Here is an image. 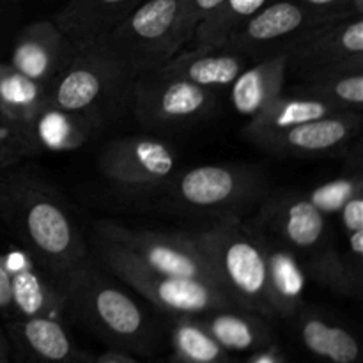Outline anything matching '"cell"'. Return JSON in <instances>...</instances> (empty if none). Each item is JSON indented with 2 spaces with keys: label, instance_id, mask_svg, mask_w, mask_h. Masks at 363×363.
Here are the masks:
<instances>
[{
  "label": "cell",
  "instance_id": "6da1fadb",
  "mask_svg": "<svg viewBox=\"0 0 363 363\" xmlns=\"http://www.w3.org/2000/svg\"><path fill=\"white\" fill-rule=\"evenodd\" d=\"M0 222L59 282L91 259L62 195L32 170H2Z\"/></svg>",
  "mask_w": 363,
  "mask_h": 363
},
{
  "label": "cell",
  "instance_id": "7a4b0ae2",
  "mask_svg": "<svg viewBox=\"0 0 363 363\" xmlns=\"http://www.w3.org/2000/svg\"><path fill=\"white\" fill-rule=\"evenodd\" d=\"M64 318L78 323L108 350L131 357H151L160 344L158 326L144 308L110 282L92 261L62 280Z\"/></svg>",
  "mask_w": 363,
  "mask_h": 363
},
{
  "label": "cell",
  "instance_id": "3957f363",
  "mask_svg": "<svg viewBox=\"0 0 363 363\" xmlns=\"http://www.w3.org/2000/svg\"><path fill=\"white\" fill-rule=\"evenodd\" d=\"M197 236L215 264L223 289L236 303L273 319L268 259L261 230L240 216H225L208 230L197 233Z\"/></svg>",
  "mask_w": 363,
  "mask_h": 363
},
{
  "label": "cell",
  "instance_id": "277c9868",
  "mask_svg": "<svg viewBox=\"0 0 363 363\" xmlns=\"http://www.w3.org/2000/svg\"><path fill=\"white\" fill-rule=\"evenodd\" d=\"M94 245L98 257L121 282L128 284L131 289L172 318H197L220 308H241L222 287L204 280L155 272L123 247L105 238L94 236Z\"/></svg>",
  "mask_w": 363,
  "mask_h": 363
},
{
  "label": "cell",
  "instance_id": "5b68a950",
  "mask_svg": "<svg viewBox=\"0 0 363 363\" xmlns=\"http://www.w3.org/2000/svg\"><path fill=\"white\" fill-rule=\"evenodd\" d=\"M184 0H144L98 39L131 80L162 67L184 43L179 34Z\"/></svg>",
  "mask_w": 363,
  "mask_h": 363
},
{
  "label": "cell",
  "instance_id": "8992f818",
  "mask_svg": "<svg viewBox=\"0 0 363 363\" xmlns=\"http://www.w3.org/2000/svg\"><path fill=\"white\" fill-rule=\"evenodd\" d=\"M264 172L252 165H201L177 172L163 190V201L176 209L225 216H240L268 197Z\"/></svg>",
  "mask_w": 363,
  "mask_h": 363
},
{
  "label": "cell",
  "instance_id": "52a82bcc",
  "mask_svg": "<svg viewBox=\"0 0 363 363\" xmlns=\"http://www.w3.org/2000/svg\"><path fill=\"white\" fill-rule=\"evenodd\" d=\"M131 78L119 60L101 45H74L66 66L46 84V105L67 112H99L128 94Z\"/></svg>",
  "mask_w": 363,
  "mask_h": 363
},
{
  "label": "cell",
  "instance_id": "ba28073f",
  "mask_svg": "<svg viewBox=\"0 0 363 363\" xmlns=\"http://www.w3.org/2000/svg\"><path fill=\"white\" fill-rule=\"evenodd\" d=\"M92 233L123 247L155 272L204 280L223 289L215 264L197 234L138 229L113 220H99L92 225Z\"/></svg>",
  "mask_w": 363,
  "mask_h": 363
},
{
  "label": "cell",
  "instance_id": "9c48e42d",
  "mask_svg": "<svg viewBox=\"0 0 363 363\" xmlns=\"http://www.w3.org/2000/svg\"><path fill=\"white\" fill-rule=\"evenodd\" d=\"M354 16L347 11L318 9L298 0H275L243 21L223 46L236 50L248 62L286 53L311 28L328 21Z\"/></svg>",
  "mask_w": 363,
  "mask_h": 363
},
{
  "label": "cell",
  "instance_id": "30bf717a",
  "mask_svg": "<svg viewBox=\"0 0 363 363\" xmlns=\"http://www.w3.org/2000/svg\"><path fill=\"white\" fill-rule=\"evenodd\" d=\"M98 169L110 186L131 197L162 195L177 174V158L167 142L144 135L108 142L98 156Z\"/></svg>",
  "mask_w": 363,
  "mask_h": 363
},
{
  "label": "cell",
  "instance_id": "8fae6325",
  "mask_svg": "<svg viewBox=\"0 0 363 363\" xmlns=\"http://www.w3.org/2000/svg\"><path fill=\"white\" fill-rule=\"evenodd\" d=\"M130 105L135 117L152 130L179 128L208 116L216 103L211 89L199 87L158 71L140 74L130 85Z\"/></svg>",
  "mask_w": 363,
  "mask_h": 363
},
{
  "label": "cell",
  "instance_id": "7c38bea8",
  "mask_svg": "<svg viewBox=\"0 0 363 363\" xmlns=\"http://www.w3.org/2000/svg\"><path fill=\"white\" fill-rule=\"evenodd\" d=\"M287 73L296 78L340 67L363 69V16L328 21L305 32L286 52Z\"/></svg>",
  "mask_w": 363,
  "mask_h": 363
},
{
  "label": "cell",
  "instance_id": "4fadbf2b",
  "mask_svg": "<svg viewBox=\"0 0 363 363\" xmlns=\"http://www.w3.org/2000/svg\"><path fill=\"white\" fill-rule=\"evenodd\" d=\"M257 229L289 247L301 264L333 243L328 216L319 211L307 195L280 194L264 199L257 215Z\"/></svg>",
  "mask_w": 363,
  "mask_h": 363
},
{
  "label": "cell",
  "instance_id": "5bb4252c",
  "mask_svg": "<svg viewBox=\"0 0 363 363\" xmlns=\"http://www.w3.org/2000/svg\"><path fill=\"white\" fill-rule=\"evenodd\" d=\"M103 121L99 112H67L45 103L18 135L20 158L41 152L74 151L94 137Z\"/></svg>",
  "mask_w": 363,
  "mask_h": 363
},
{
  "label": "cell",
  "instance_id": "9a60e30c",
  "mask_svg": "<svg viewBox=\"0 0 363 363\" xmlns=\"http://www.w3.org/2000/svg\"><path fill=\"white\" fill-rule=\"evenodd\" d=\"M6 335L13 363H92L94 360L74 344L62 319H9Z\"/></svg>",
  "mask_w": 363,
  "mask_h": 363
},
{
  "label": "cell",
  "instance_id": "2e32d148",
  "mask_svg": "<svg viewBox=\"0 0 363 363\" xmlns=\"http://www.w3.org/2000/svg\"><path fill=\"white\" fill-rule=\"evenodd\" d=\"M362 113L339 112L301 123L279 135L266 138L257 147L275 156H326L335 155L360 133Z\"/></svg>",
  "mask_w": 363,
  "mask_h": 363
},
{
  "label": "cell",
  "instance_id": "e0dca14e",
  "mask_svg": "<svg viewBox=\"0 0 363 363\" xmlns=\"http://www.w3.org/2000/svg\"><path fill=\"white\" fill-rule=\"evenodd\" d=\"M11 277L14 318L64 319L62 284L23 248L4 252Z\"/></svg>",
  "mask_w": 363,
  "mask_h": 363
},
{
  "label": "cell",
  "instance_id": "ac0fdd59",
  "mask_svg": "<svg viewBox=\"0 0 363 363\" xmlns=\"http://www.w3.org/2000/svg\"><path fill=\"white\" fill-rule=\"evenodd\" d=\"M74 45L53 20L25 25L16 35L9 64L30 80L48 84L69 60Z\"/></svg>",
  "mask_w": 363,
  "mask_h": 363
},
{
  "label": "cell",
  "instance_id": "d6986e66",
  "mask_svg": "<svg viewBox=\"0 0 363 363\" xmlns=\"http://www.w3.org/2000/svg\"><path fill=\"white\" fill-rule=\"evenodd\" d=\"M248 64L250 62L241 53L229 46L195 45V48L186 52L179 50L172 59L155 71L215 91L218 87H230Z\"/></svg>",
  "mask_w": 363,
  "mask_h": 363
},
{
  "label": "cell",
  "instance_id": "ffe728a7",
  "mask_svg": "<svg viewBox=\"0 0 363 363\" xmlns=\"http://www.w3.org/2000/svg\"><path fill=\"white\" fill-rule=\"evenodd\" d=\"M298 342L318 363H362V350L353 330L337 319L303 305L294 315Z\"/></svg>",
  "mask_w": 363,
  "mask_h": 363
},
{
  "label": "cell",
  "instance_id": "44dd1931",
  "mask_svg": "<svg viewBox=\"0 0 363 363\" xmlns=\"http://www.w3.org/2000/svg\"><path fill=\"white\" fill-rule=\"evenodd\" d=\"M261 234L268 259L269 303L273 319H293L303 307L307 273L300 257L289 247L262 230Z\"/></svg>",
  "mask_w": 363,
  "mask_h": 363
},
{
  "label": "cell",
  "instance_id": "7402d4cb",
  "mask_svg": "<svg viewBox=\"0 0 363 363\" xmlns=\"http://www.w3.org/2000/svg\"><path fill=\"white\" fill-rule=\"evenodd\" d=\"M144 0H69L53 23L73 45L94 43L108 34Z\"/></svg>",
  "mask_w": 363,
  "mask_h": 363
},
{
  "label": "cell",
  "instance_id": "603a6c76",
  "mask_svg": "<svg viewBox=\"0 0 363 363\" xmlns=\"http://www.w3.org/2000/svg\"><path fill=\"white\" fill-rule=\"evenodd\" d=\"M46 103V85L18 73L9 62H0V124L6 130L16 162L18 135Z\"/></svg>",
  "mask_w": 363,
  "mask_h": 363
},
{
  "label": "cell",
  "instance_id": "cb8c5ba5",
  "mask_svg": "<svg viewBox=\"0 0 363 363\" xmlns=\"http://www.w3.org/2000/svg\"><path fill=\"white\" fill-rule=\"evenodd\" d=\"M197 319L229 353H255L277 344L268 319L247 308H220Z\"/></svg>",
  "mask_w": 363,
  "mask_h": 363
},
{
  "label": "cell",
  "instance_id": "d4e9b609",
  "mask_svg": "<svg viewBox=\"0 0 363 363\" xmlns=\"http://www.w3.org/2000/svg\"><path fill=\"white\" fill-rule=\"evenodd\" d=\"M287 82L286 53L248 64L230 84V103L240 116H257L268 103L282 94Z\"/></svg>",
  "mask_w": 363,
  "mask_h": 363
},
{
  "label": "cell",
  "instance_id": "484cf974",
  "mask_svg": "<svg viewBox=\"0 0 363 363\" xmlns=\"http://www.w3.org/2000/svg\"><path fill=\"white\" fill-rule=\"evenodd\" d=\"M339 112L340 110L332 108V106L318 101V99L294 94V92H289V94L282 92L272 103H268L257 116L248 119L243 135L247 140L257 145L266 138L282 133V131L298 126V124Z\"/></svg>",
  "mask_w": 363,
  "mask_h": 363
},
{
  "label": "cell",
  "instance_id": "4316f807",
  "mask_svg": "<svg viewBox=\"0 0 363 363\" xmlns=\"http://www.w3.org/2000/svg\"><path fill=\"white\" fill-rule=\"evenodd\" d=\"M293 92L326 103L340 112L362 113L363 69L362 67H340V69L308 74V77L298 78Z\"/></svg>",
  "mask_w": 363,
  "mask_h": 363
},
{
  "label": "cell",
  "instance_id": "83f0119b",
  "mask_svg": "<svg viewBox=\"0 0 363 363\" xmlns=\"http://www.w3.org/2000/svg\"><path fill=\"white\" fill-rule=\"evenodd\" d=\"M170 347L174 363H236L199 319L190 315L172 318Z\"/></svg>",
  "mask_w": 363,
  "mask_h": 363
},
{
  "label": "cell",
  "instance_id": "f1b7e54d",
  "mask_svg": "<svg viewBox=\"0 0 363 363\" xmlns=\"http://www.w3.org/2000/svg\"><path fill=\"white\" fill-rule=\"evenodd\" d=\"M268 2L269 0H225L215 14L199 25L191 41L201 46H223L229 35L247 18L257 13Z\"/></svg>",
  "mask_w": 363,
  "mask_h": 363
},
{
  "label": "cell",
  "instance_id": "f546056e",
  "mask_svg": "<svg viewBox=\"0 0 363 363\" xmlns=\"http://www.w3.org/2000/svg\"><path fill=\"white\" fill-rule=\"evenodd\" d=\"M357 194H363V179L360 170L340 176L337 179H332L328 183L321 184V186L314 188L307 197L319 211L328 216L332 213H340L342 206Z\"/></svg>",
  "mask_w": 363,
  "mask_h": 363
},
{
  "label": "cell",
  "instance_id": "4dcf8cb0",
  "mask_svg": "<svg viewBox=\"0 0 363 363\" xmlns=\"http://www.w3.org/2000/svg\"><path fill=\"white\" fill-rule=\"evenodd\" d=\"M225 0H184L183 13H181L179 34L184 45L191 43L195 30L204 20L215 14Z\"/></svg>",
  "mask_w": 363,
  "mask_h": 363
},
{
  "label": "cell",
  "instance_id": "1f68e13d",
  "mask_svg": "<svg viewBox=\"0 0 363 363\" xmlns=\"http://www.w3.org/2000/svg\"><path fill=\"white\" fill-rule=\"evenodd\" d=\"M340 218H342L344 233H353V230H363V194H357L351 197L340 209Z\"/></svg>",
  "mask_w": 363,
  "mask_h": 363
},
{
  "label": "cell",
  "instance_id": "d6a6232c",
  "mask_svg": "<svg viewBox=\"0 0 363 363\" xmlns=\"http://www.w3.org/2000/svg\"><path fill=\"white\" fill-rule=\"evenodd\" d=\"M0 314L2 318L14 319V307H13V294H11V277L7 272L6 257L4 252H0Z\"/></svg>",
  "mask_w": 363,
  "mask_h": 363
},
{
  "label": "cell",
  "instance_id": "836d02e7",
  "mask_svg": "<svg viewBox=\"0 0 363 363\" xmlns=\"http://www.w3.org/2000/svg\"><path fill=\"white\" fill-rule=\"evenodd\" d=\"M298 2L318 9L347 11L354 16H363V0H298Z\"/></svg>",
  "mask_w": 363,
  "mask_h": 363
},
{
  "label": "cell",
  "instance_id": "e575fe53",
  "mask_svg": "<svg viewBox=\"0 0 363 363\" xmlns=\"http://www.w3.org/2000/svg\"><path fill=\"white\" fill-rule=\"evenodd\" d=\"M247 363H287V360L282 354V351L279 350V346L273 344V346L264 347V350L250 353V358H248Z\"/></svg>",
  "mask_w": 363,
  "mask_h": 363
},
{
  "label": "cell",
  "instance_id": "d590c367",
  "mask_svg": "<svg viewBox=\"0 0 363 363\" xmlns=\"http://www.w3.org/2000/svg\"><path fill=\"white\" fill-rule=\"evenodd\" d=\"M14 165H16V160H14L13 152H11L6 130L0 126V172L6 169H11V167H14Z\"/></svg>",
  "mask_w": 363,
  "mask_h": 363
},
{
  "label": "cell",
  "instance_id": "8d00e7d4",
  "mask_svg": "<svg viewBox=\"0 0 363 363\" xmlns=\"http://www.w3.org/2000/svg\"><path fill=\"white\" fill-rule=\"evenodd\" d=\"M92 363H145V362H140L137 360L135 357H131V354H126V353H121V351H105L103 354H99V357H96Z\"/></svg>",
  "mask_w": 363,
  "mask_h": 363
},
{
  "label": "cell",
  "instance_id": "74e56055",
  "mask_svg": "<svg viewBox=\"0 0 363 363\" xmlns=\"http://www.w3.org/2000/svg\"><path fill=\"white\" fill-rule=\"evenodd\" d=\"M0 360H11V344L6 333L0 332Z\"/></svg>",
  "mask_w": 363,
  "mask_h": 363
},
{
  "label": "cell",
  "instance_id": "f35d334b",
  "mask_svg": "<svg viewBox=\"0 0 363 363\" xmlns=\"http://www.w3.org/2000/svg\"><path fill=\"white\" fill-rule=\"evenodd\" d=\"M4 2H7V4H14V2H18V0H4Z\"/></svg>",
  "mask_w": 363,
  "mask_h": 363
},
{
  "label": "cell",
  "instance_id": "ab89813d",
  "mask_svg": "<svg viewBox=\"0 0 363 363\" xmlns=\"http://www.w3.org/2000/svg\"><path fill=\"white\" fill-rule=\"evenodd\" d=\"M0 363H13L11 360H0Z\"/></svg>",
  "mask_w": 363,
  "mask_h": 363
},
{
  "label": "cell",
  "instance_id": "60d3db41",
  "mask_svg": "<svg viewBox=\"0 0 363 363\" xmlns=\"http://www.w3.org/2000/svg\"><path fill=\"white\" fill-rule=\"evenodd\" d=\"M0 126H2V124H0Z\"/></svg>",
  "mask_w": 363,
  "mask_h": 363
}]
</instances>
